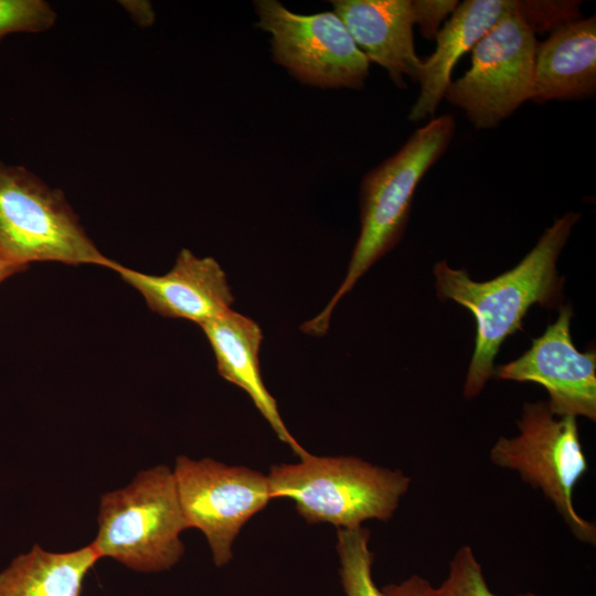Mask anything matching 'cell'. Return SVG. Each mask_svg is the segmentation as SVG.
Listing matches in <instances>:
<instances>
[{
	"label": "cell",
	"instance_id": "obj_24",
	"mask_svg": "<svg viewBox=\"0 0 596 596\" xmlns=\"http://www.w3.org/2000/svg\"><path fill=\"white\" fill-rule=\"evenodd\" d=\"M23 270V268L0 262V283L9 276Z\"/></svg>",
	"mask_w": 596,
	"mask_h": 596
},
{
	"label": "cell",
	"instance_id": "obj_25",
	"mask_svg": "<svg viewBox=\"0 0 596 596\" xmlns=\"http://www.w3.org/2000/svg\"><path fill=\"white\" fill-rule=\"evenodd\" d=\"M519 596H539V595H536L534 593H531V592H526V593L520 594Z\"/></svg>",
	"mask_w": 596,
	"mask_h": 596
},
{
	"label": "cell",
	"instance_id": "obj_18",
	"mask_svg": "<svg viewBox=\"0 0 596 596\" xmlns=\"http://www.w3.org/2000/svg\"><path fill=\"white\" fill-rule=\"evenodd\" d=\"M430 596H497L489 588L472 549L464 545L455 553L446 579L430 588Z\"/></svg>",
	"mask_w": 596,
	"mask_h": 596
},
{
	"label": "cell",
	"instance_id": "obj_6",
	"mask_svg": "<svg viewBox=\"0 0 596 596\" xmlns=\"http://www.w3.org/2000/svg\"><path fill=\"white\" fill-rule=\"evenodd\" d=\"M517 426L518 436L500 437L493 445L491 462L519 472L525 483L540 489L572 534L595 545V524L582 518L573 502L575 486L588 469L576 417L555 416L547 402H528Z\"/></svg>",
	"mask_w": 596,
	"mask_h": 596
},
{
	"label": "cell",
	"instance_id": "obj_15",
	"mask_svg": "<svg viewBox=\"0 0 596 596\" xmlns=\"http://www.w3.org/2000/svg\"><path fill=\"white\" fill-rule=\"evenodd\" d=\"M596 92V17L577 19L536 43L531 100H571Z\"/></svg>",
	"mask_w": 596,
	"mask_h": 596
},
{
	"label": "cell",
	"instance_id": "obj_11",
	"mask_svg": "<svg viewBox=\"0 0 596 596\" xmlns=\"http://www.w3.org/2000/svg\"><path fill=\"white\" fill-rule=\"evenodd\" d=\"M110 269L136 288L152 311L200 327L231 309L234 301L220 264L213 257L199 258L187 248L180 251L173 268L162 276L142 274L117 262Z\"/></svg>",
	"mask_w": 596,
	"mask_h": 596
},
{
	"label": "cell",
	"instance_id": "obj_8",
	"mask_svg": "<svg viewBox=\"0 0 596 596\" xmlns=\"http://www.w3.org/2000/svg\"><path fill=\"white\" fill-rule=\"evenodd\" d=\"M535 33L517 13L497 23L471 50V66L444 98L477 129L497 127L534 92Z\"/></svg>",
	"mask_w": 596,
	"mask_h": 596
},
{
	"label": "cell",
	"instance_id": "obj_4",
	"mask_svg": "<svg viewBox=\"0 0 596 596\" xmlns=\"http://www.w3.org/2000/svg\"><path fill=\"white\" fill-rule=\"evenodd\" d=\"M188 529L173 470L156 466L100 498L98 533L92 543L99 557H110L137 572H162L184 553Z\"/></svg>",
	"mask_w": 596,
	"mask_h": 596
},
{
	"label": "cell",
	"instance_id": "obj_7",
	"mask_svg": "<svg viewBox=\"0 0 596 596\" xmlns=\"http://www.w3.org/2000/svg\"><path fill=\"white\" fill-rule=\"evenodd\" d=\"M257 26L270 34L273 61L302 84L363 87L370 62L334 11L299 14L277 0H256Z\"/></svg>",
	"mask_w": 596,
	"mask_h": 596
},
{
	"label": "cell",
	"instance_id": "obj_3",
	"mask_svg": "<svg viewBox=\"0 0 596 596\" xmlns=\"http://www.w3.org/2000/svg\"><path fill=\"white\" fill-rule=\"evenodd\" d=\"M272 498H290L308 523L327 522L355 529L368 520L389 521L411 478L401 470L358 457H318L308 453L298 464L270 467Z\"/></svg>",
	"mask_w": 596,
	"mask_h": 596
},
{
	"label": "cell",
	"instance_id": "obj_16",
	"mask_svg": "<svg viewBox=\"0 0 596 596\" xmlns=\"http://www.w3.org/2000/svg\"><path fill=\"white\" fill-rule=\"evenodd\" d=\"M99 558L92 544L63 553L34 545L0 574V596H81Z\"/></svg>",
	"mask_w": 596,
	"mask_h": 596
},
{
	"label": "cell",
	"instance_id": "obj_14",
	"mask_svg": "<svg viewBox=\"0 0 596 596\" xmlns=\"http://www.w3.org/2000/svg\"><path fill=\"white\" fill-rule=\"evenodd\" d=\"M518 0H466L459 3L436 38V50L423 60L421 89L408 119L419 121L435 114L459 58L502 19L515 13Z\"/></svg>",
	"mask_w": 596,
	"mask_h": 596
},
{
	"label": "cell",
	"instance_id": "obj_20",
	"mask_svg": "<svg viewBox=\"0 0 596 596\" xmlns=\"http://www.w3.org/2000/svg\"><path fill=\"white\" fill-rule=\"evenodd\" d=\"M579 1L518 0L515 13L536 34L551 32L561 24L579 19Z\"/></svg>",
	"mask_w": 596,
	"mask_h": 596
},
{
	"label": "cell",
	"instance_id": "obj_9",
	"mask_svg": "<svg viewBox=\"0 0 596 596\" xmlns=\"http://www.w3.org/2000/svg\"><path fill=\"white\" fill-rule=\"evenodd\" d=\"M173 475L188 529L205 535L216 566L226 565L244 524L273 499L268 476L212 458L185 456L177 458Z\"/></svg>",
	"mask_w": 596,
	"mask_h": 596
},
{
	"label": "cell",
	"instance_id": "obj_13",
	"mask_svg": "<svg viewBox=\"0 0 596 596\" xmlns=\"http://www.w3.org/2000/svg\"><path fill=\"white\" fill-rule=\"evenodd\" d=\"M214 352L219 374L244 390L277 437L299 458L308 451L286 427L277 402L266 389L259 366L263 332L251 318L228 309L201 326Z\"/></svg>",
	"mask_w": 596,
	"mask_h": 596
},
{
	"label": "cell",
	"instance_id": "obj_10",
	"mask_svg": "<svg viewBox=\"0 0 596 596\" xmlns=\"http://www.w3.org/2000/svg\"><path fill=\"white\" fill-rule=\"evenodd\" d=\"M570 305L561 308L558 318L544 333L532 340L520 358L499 365L497 379L533 382L549 393L551 412L558 417L584 416L596 421V352H579L571 336Z\"/></svg>",
	"mask_w": 596,
	"mask_h": 596
},
{
	"label": "cell",
	"instance_id": "obj_12",
	"mask_svg": "<svg viewBox=\"0 0 596 596\" xmlns=\"http://www.w3.org/2000/svg\"><path fill=\"white\" fill-rule=\"evenodd\" d=\"M331 3L369 62L382 66L398 87H405V75L419 82L423 60L414 45L412 0H333Z\"/></svg>",
	"mask_w": 596,
	"mask_h": 596
},
{
	"label": "cell",
	"instance_id": "obj_1",
	"mask_svg": "<svg viewBox=\"0 0 596 596\" xmlns=\"http://www.w3.org/2000/svg\"><path fill=\"white\" fill-rule=\"evenodd\" d=\"M579 214L570 212L545 230L534 248L512 269L486 281H475L465 269L450 268L445 260L434 267L440 299H451L476 319L473 354L464 395L477 396L493 376L501 344L522 330L528 310L535 304L554 308L562 300L563 278L556 263Z\"/></svg>",
	"mask_w": 596,
	"mask_h": 596
},
{
	"label": "cell",
	"instance_id": "obj_23",
	"mask_svg": "<svg viewBox=\"0 0 596 596\" xmlns=\"http://www.w3.org/2000/svg\"><path fill=\"white\" fill-rule=\"evenodd\" d=\"M119 4L129 13L131 19L140 28H148L153 24L156 13L152 4L145 0H121Z\"/></svg>",
	"mask_w": 596,
	"mask_h": 596
},
{
	"label": "cell",
	"instance_id": "obj_5",
	"mask_svg": "<svg viewBox=\"0 0 596 596\" xmlns=\"http://www.w3.org/2000/svg\"><path fill=\"white\" fill-rule=\"evenodd\" d=\"M0 262L96 264L111 268L79 223L63 191L23 166L0 161Z\"/></svg>",
	"mask_w": 596,
	"mask_h": 596
},
{
	"label": "cell",
	"instance_id": "obj_19",
	"mask_svg": "<svg viewBox=\"0 0 596 596\" xmlns=\"http://www.w3.org/2000/svg\"><path fill=\"white\" fill-rule=\"evenodd\" d=\"M56 18V11L44 0H0V42L14 33L49 31Z\"/></svg>",
	"mask_w": 596,
	"mask_h": 596
},
{
	"label": "cell",
	"instance_id": "obj_2",
	"mask_svg": "<svg viewBox=\"0 0 596 596\" xmlns=\"http://www.w3.org/2000/svg\"><path fill=\"white\" fill-rule=\"evenodd\" d=\"M454 134L451 115L434 118L365 174L360 189V234L345 277L323 310L301 326L304 332L323 336L339 300L396 246L405 232L418 183L445 153Z\"/></svg>",
	"mask_w": 596,
	"mask_h": 596
},
{
	"label": "cell",
	"instance_id": "obj_22",
	"mask_svg": "<svg viewBox=\"0 0 596 596\" xmlns=\"http://www.w3.org/2000/svg\"><path fill=\"white\" fill-rule=\"evenodd\" d=\"M430 588L427 579L412 575L398 584L385 585L381 590L384 596H430Z\"/></svg>",
	"mask_w": 596,
	"mask_h": 596
},
{
	"label": "cell",
	"instance_id": "obj_17",
	"mask_svg": "<svg viewBox=\"0 0 596 596\" xmlns=\"http://www.w3.org/2000/svg\"><path fill=\"white\" fill-rule=\"evenodd\" d=\"M366 528L338 529L337 552L345 596H384L372 577L374 555L369 547Z\"/></svg>",
	"mask_w": 596,
	"mask_h": 596
},
{
	"label": "cell",
	"instance_id": "obj_21",
	"mask_svg": "<svg viewBox=\"0 0 596 596\" xmlns=\"http://www.w3.org/2000/svg\"><path fill=\"white\" fill-rule=\"evenodd\" d=\"M458 4L457 0H412L414 24L426 40H436L441 22Z\"/></svg>",
	"mask_w": 596,
	"mask_h": 596
}]
</instances>
